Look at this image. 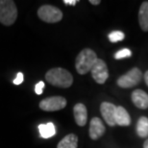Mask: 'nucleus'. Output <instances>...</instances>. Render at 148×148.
I'll return each mask as SVG.
<instances>
[{
	"mask_svg": "<svg viewBox=\"0 0 148 148\" xmlns=\"http://www.w3.org/2000/svg\"><path fill=\"white\" fill-rule=\"evenodd\" d=\"M45 79L50 85L62 88H67L73 84V76L71 73L62 67L48 70L45 74Z\"/></svg>",
	"mask_w": 148,
	"mask_h": 148,
	"instance_id": "1",
	"label": "nucleus"
},
{
	"mask_svg": "<svg viewBox=\"0 0 148 148\" xmlns=\"http://www.w3.org/2000/svg\"><path fill=\"white\" fill-rule=\"evenodd\" d=\"M96 53L90 48H84L76 57L75 69L81 75L90 72L97 61Z\"/></svg>",
	"mask_w": 148,
	"mask_h": 148,
	"instance_id": "2",
	"label": "nucleus"
},
{
	"mask_svg": "<svg viewBox=\"0 0 148 148\" xmlns=\"http://www.w3.org/2000/svg\"><path fill=\"white\" fill-rule=\"evenodd\" d=\"M17 18V8L13 0H0V23L13 25Z\"/></svg>",
	"mask_w": 148,
	"mask_h": 148,
	"instance_id": "3",
	"label": "nucleus"
},
{
	"mask_svg": "<svg viewBox=\"0 0 148 148\" xmlns=\"http://www.w3.org/2000/svg\"><path fill=\"white\" fill-rule=\"evenodd\" d=\"M143 72L138 67H134V69H130L128 72L121 75L119 78L117 79L116 84L118 87L122 88H130L133 87H136L138 85L143 79Z\"/></svg>",
	"mask_w": 148,
	"mask_h": 148,
	"instance_id": "4",
	"label": "nucleus"
},
{
	"mask_svg": "<svg viewBox=\"0 0 148 148\" xmlns=\"http://www.w3.org/2000/svg\"><path fill=\"white\" fill-rule=\"evenodd\" d=\"M38 16L46 23H57L63 19V12L52 5H43L38 10Z\"/></svg>",
	"mask_w": 148,
	"mask_h": 148,
	"instance_id": "5",
	"label": "nucleus"
},
{
	"mask_svg": "<svg viewBox=\"0 0 148 148\" xmlns=\"http://www.w3.org/2000/svg\"><path fill=\"white\" fill-rule=\"evenodd\" d=\"M67 104L66 99L63 96H51L41 100L40 108L45 112H57L66 108Z\"/></svg>",
	"mask_w": 148,
	"mask_h": 148,
	"instance_id": "6",
	"label": "nucleus"
},
{
	"mask_svg": "<svg viewBox=\"0 0 148 148\" xmlns=\"http://www.w3.org/2000/svg\"><path fill=\"white\" fill-rule=\"evenodd\" d=\"M91 77L97 84L103 85L109 78V70L107 64L101 59H97L96 63L94 64L92 69L90 70Z\"/></svg>",
	"mask_w": 148,
	"mask_h": 148,
	"instance_id": "7",
	"label": "nucleus"
},
{
	"mask_svg": "<svg viewBox=\"0 0 148 148\" xmlns=\"http://www.w3.org/2000/svg\"><path fill=\"white\" fill-rule=\"evenodd\" d=\"M115 112H116V106L110 102H103L100 106V112L105 122L111 127L116 125L115 124Z\"/></svg>",
	"mask_w": 148,
	"mask_h": 148,
	"instance_id": "8",
	"label": "nucleus"
},
{
	"mask_svg": "<svg viewBox=\"0 0 148 148\" xmlns=\"http://www.w3.org/2000/svg\"><path fill=\"white\" fill-rule=\"evenodd\" d=\"M106 131L105 125L103 121L99 117H92L90 122V129H88V134L91 140H96L99 138H101Z\"/></svg>",
	"mask_w": 148,
	"mask_h": 148,
	"instance_id": "9",
	"label": "nucleus"
},
{
	"mask_svg": "<svg viewBox=\"0 0 148 148\" xmlns=\"http://www.w3.org/2000/svg\"><path fill=\"white\" fill-rule=\"evenodd\" d=\"M132 102L137 108L146 110L148 108V94L143 90H135L131 95Z\"/></svg>",
	"mask_w": 148,
	"mask_h": 148,
	"instance_id": "10",
	"label": "nucleus"
},
{
	"mask_svg": "<svg viewBox=\"0 0 148 148\" xmlns=\"http://www.w3.org/2000/svg\"><path fill=\"white\" fill-rule=\"evenodd\" d=\"M74 119L78 126H85L88 121V110L87 107L82 103H77L73 108Z\"/></svg>",
	"mask_w": 148,
	"mask_h": 148,
	"instance_id": "11",
	"label": "nucleus"
},
{
	"mask_svg": "<svg viewBox=\"0 0 148 148\" xmlns=\"http://www.w3.org/2000/svg\"><path fill=\"white\" fill-rule=\"evenodd\" d=\"M131 123V116L129 112L122 106L116 107L115 112V124L118 126H129Z\"/></svg>",
	"mask_w": 148,
	"mask_h": 148,
	"instance_id": "12",
	"label": "nucleus"
},
{
	"mask_svg": "<svg viewBox=\"0 0 148 148\" xmlns=\"http://www.w3.org/2000/svg\"><path fill=\"white\" fill-rule=\"evenodd\" d=\"M138 24L141 30L148 32V1H143L138 10Z\"/></svg>",
	"mask_w": 148,
	"mask_h": 148,
	"instance_id": "13",
	"label": "nucleus"
},
{
	"mask_svg": "<svg viewBox=\"0 0 148 148\" xmlns=\"http://www.w3.org/2000/svg\"><path fill=\"white\" fill-rule=\"evenodd\" d=\"M78 137L75 134H69L58 143L57 148H77Z\"/></svg>",
	"mask_w": 148,
	"mask_h": 148,
	"instance_id": "14",
	"label": "nucleus"
},
{
	"mask_svg": "<svg viewBox=\"0 0 148 148\" xmlns=\"http://www.w3.org/2000/svg\"><path fill=\"white\" fill-rule=\"evenodd\" d=\"M38 131H40V137L42 138H49L55 136L56 128L52 122H48L46 124H40L38 125Z\"/></svg>",
	"mask_w": 148,
	"mask_h": 148,
	"instance_id": "15",
	"label": "nucleus"
},
{
	"mask_svg": "<svg viewBox=\"0 0 148 148\" xmlns=\"http://www.w3.org/2000/svg\"><path fill=\"white\" fill-rule=\"evenodd\" d=\"M137 134L140 138L148 137V117L140 116L137 122Z\"/></svg>",
	"mask_w": 148,
	"mask_h": 148,
	"instance_id": "16",
	"label": "nucleus"
},
{
	"mask_svg": "<svg viewBox=\"0 0 148 148\" xmlns=\"http://www.w3.org/2000/svg\"><path fill=\"white\" fill-rule=\"evenodd\" d=\"M108 38L111 42H118V41H121L125 38V35L121 31H114L109 34Z\"/></svg>",
	"mask_w": 148,
	"mask_h": 148,
	"instance_id": "17",
	"label": "nucleus"
},
{
	"mask_svg": "<svg viewBox=\"0 0 148 148\" xmlns=\"http://www.w3.org/2000/svg\"><path fill=\"white\" fill-rule=\"evenodd\" d=\"M132 56V51L129 50L128 48H123L117 51L114 54V59L115 60H120V59H125V58H130Z\"/></svg>",
	"mask_w": 148,
	"mask_h": 148,
	"instance_id": "18",
	"label": "nucleus"
},
{
	"mask_svg": "<svg viewBox=\"0 0 148 148\" xmlns=\"http://www.w3.org/2000/svg\"><path fill=\"white\" fill-rule=\"evenodd\" d=\"M43 88H44V83L42 81H40L35 86V92L40 95V94L43 92Z\"/></svg>",
	"mask_w": 148,
	"mask_h": 148,
	"instance_id": "19",
	"label": "nucleus"
},
{
	"mask_svg": "<svg viewBox=\"0 0 148 148\" xmlns=\"http://www.w3.org/2000/svg\"><path fill=\"white\" fill-rule=\"evenodd\" d=\"M23 81H24V75H23L22 72H18L16 77L14 80V85H20V84H22Z\"/></svg>",
	"mask_w": 148,
	"mask_h": 148,
	"instance_id": "20",
	"label": "nucleus"
},
{
	"mask_svg": "<svg viewBox=\"0 0 148 148\" xmlns=\"http://www.w3.org/2000/svg\"><path fill=\"white\" fill-rule=\"evenodd\" d=\"M64 3L66 5H71V6H75L78 1L77 0H64Z\"/></svg>",
	"mask_w": 148,
	"mask_h": 148,
	"instance_id": "21",
	"label": "nucleus"
},
{
	"mask_svg": "<svg viewBox=\"0 0 148 148\" xmlns=\"http://www.w3.org/2000/svg\"><path fill=\"white\" fill-rule=\"evenodd\" d=\"M90 3L92 5H98L101 3V1H100V0H90Z\"/></svg>",
	"mask_w": 148,
	"mask_h": 148,
	"instance_id": "22",
	"label": "nucleus"
},
{
	"mask_svg": "<svg viewBox=\"0 0 148 148\" xmlns=\"http://www.w3.org/2000/svg\"><path fill=\"white\" fill-rule=\"evenodd\" d=\"M143 78H144V81H145V84H146V86L148 87V70H147V71H146L145 73H144Z\"/></svg>",
	"mask_w": 148,
	"mask_h": 148,
	"instance_id": "23",
	"label": "nucleus"
},
{
	"mask_svg": "<svg viewBox=\"0 0 148 148\" xmlns=\"http://www.w3.org/2000/svg\"><path fill=\"white\" fill-rule=\"evenodd\" d=\"M143 148H148V138L147 140L144 141V143H143Z\"/></svg>",
	"mask_w": 148,
	"mask_h": 148,
	"instance_id": "24",
	"label": "nucleus"
}]
</instances>
